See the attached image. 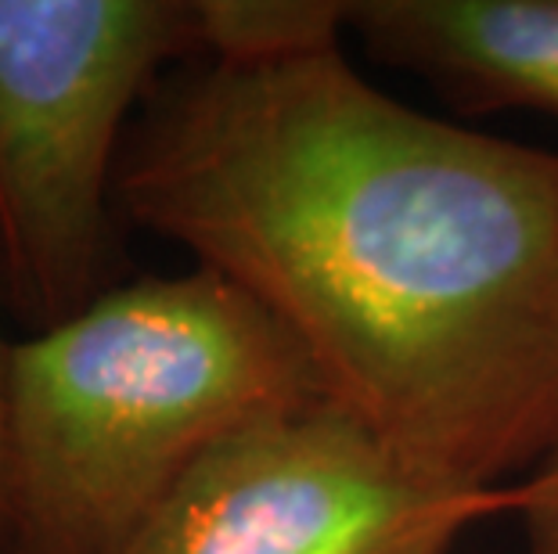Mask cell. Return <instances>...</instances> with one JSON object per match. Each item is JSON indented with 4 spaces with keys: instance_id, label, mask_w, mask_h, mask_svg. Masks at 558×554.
I'll return each instance as SVG.
<instances>
[{
    "instance_id": "cell-7",
    "label": "cell",
    "mask_w": 558,
    "mask_h": 554,
    "mask_svg": "<svg viewBox=\"0 0 558 554\" xmlns=\"http://www.w3.org/2000/svg\"><path fill=\"white\" fill-rule=\"evenodd\" d=\"M11 342L0 335V554H11V515H8V440H4V364Z\"/></svg>"
},
{
    "instance_id": "cell-3",
    "label": "cell",
    "mask_w": 558,
    "mask_h": 554,
    "mask_svg": "<svg viewBox=\"0 0 558 554\" xmlns=\"http://www.w3.org/2000/svg\"><path fill=\"white\" fill-rule=\"evenodd\" d=\"M195 58L198 0H0V296L29 335L123 281L126 134Z\"/></svg>"
},
{
    "instance_id": "cell-5",
    "label": "cell",
    "mask_w": 558,
    "mask_h": 554,
    "mask_svg": "<svg viewBox=\"0 0 558 554\" xmlns=\"http://www.w3.org/2000/svg\"><path fill=\"white\" fill-rule=\"evenodd\" d=\"M342 29L461 115H558V0H342Z\"/></svg>"
},
{
    "instance_id": "cell-1",
    "label": "cell",
    "mask_w": 558,
    "mask_h": 554,
    "mask_svg": "<svg viewBox=\"0 0 558 554\" xmlns=\"http://www.w3.org/2000/svg\"><path fill=\"white\" fill-rule=\"evenodd\" d=\"M116 213L264 303L436 487H512L558 443V151L393 98L347 37L173 65Z\"/></svg>"
},
{
    "instance_id": "cell-4",
    "label": "cell",
    "mask_w": 558,
    "mask_h": 554,
    "mask_svg": "<svg viewBox=\"0 0 558 554\" xmlns=\"http://www.w3.org/2000/svg\"><path fill=\"white\" fill-rule=\"evenodd\" d=\"M515 487L422 479L336 399L223 435L116 554H447Z\"/></svg>"
},
{
    "instance_id": "cell-2",
    "label": "cell",
    "mask_w": 558,
    "mask_h": 554,
    "mask_svg": "<svg viewBox=\"0 0 558 554\" xmlns=\"http://www.w3.org/2000/svg\"><path fill=\"white\" fill-rule=\"evenodd\" d=\"M317 396L303 346L231 278H123L8 346L11 554H116L223 435Z\"/></svg>"
},
{
    "instance_id": "cell-6",
    "label": "cell",
    "mask_w": 558,
    "mask_h": 554,
    "mask_svg": "<svg viewBox=\"0 0 558 554\" xmlns=\"http://www.w3.org/2000/svg\"><path fill=\"white\" fill-rule=\"evenodd\" d=\"M512 487L526 554H558V443Z\"/></svg>"
}]
</instances>
